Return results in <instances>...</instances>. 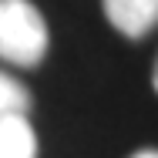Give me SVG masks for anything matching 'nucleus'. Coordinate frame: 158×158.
<instances>
[{
    "label": "nucleus",
    "instance_id": "1",
    "mask_svg": "<svg viewBox=\"0 0 158 158\" xmlns=\"http://www.w3.org/2000/svg\"><path fill=\"white\" fill-rule=\"evenodd\" d=\"M51 34L44 14L31 0H0V57L17 67H37L47 54Z\"/></svg>",
    "mask_w": 158,
    "mask_h": 158
},
{
    "label": "nucleus",
    "instance_id": "6",
    "mask_svg": "<svg viewBox=\"0 0 158 158\" xmlns=\"http://www.w3.org/2000/svg\"><path fill=\"white\" fill-rule=\"evenodd\" d=\"M152 84H155V91H158V61H155V74H152Z\"/></svg>",
    "mask_w": 158,
    "mask_h": 158
},
{
    "label": "nucleus",
    "instance_id": "4",
    "mask_svg": "<svg viewBox=\"0 0 158 158\" xmlns=\"http://www.w3.org/2000/svg\"><path fill=\"white\" fill-rule=\"evenodd\" d=\"M27 108H31L27 88H24L20 81H14L10 74L0 71V118H7V114H24Z\"/></svg>",
    "mask_w": 158,
    "mask_h": 158
},
{
    "label": "nucleus",
    "instance_id": "3",
    "mask_svg": "<svg viewBox=\"0 0 158 158\" xmlns=\"http://www.w3.org/2000/svg\"><path fill=\"white\" fill-rule=\"evenodd\" d=\"M0 158H37V135L24 114L0 118Z\"/></svg>",
    "mask_w": 158,
    "mask_h": 158
},
{
    "label": "nucleus",
    "instance_id": "5",
    "mask_svg": "<svg viewBox=\"0 0 158 158\" xmlns=\"http://www.w3.org/2000/svg\"><path fill=\"white\" fill-rule=\"evenodd\" d=\"M131 158H158V152H152V148H148V152H138V155H131Z\"/></svg>",
    "mask_w": 158,
    "mask_h": 158
},
{
    "label": "nucleus",
    "instance_id": "2",
    "mask_svg": "<svg viewBox=\"0 0 158 158\" xmlns=\"http://www.w3.org/2000/svg\"><path fill=\"white\" fill-rule=\"evenodd\" d=\"M104 17L125 37H145L158 24V0H101Z\"/></svg>",
    "mask_w": 158,
    "mask_h": 158
}]
</instances>
